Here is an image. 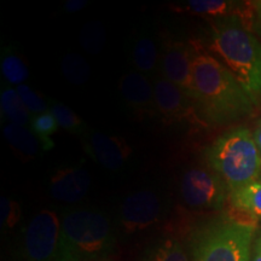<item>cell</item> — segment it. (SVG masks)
Segmentation results:
<instances>
[{"label":"cell","instance_id":"cell-1","mask_svg":"<svg viewBox=\"0 0 261 261\" xmlns=\"http://www.w3.org/2000/svg\"><path fill=\"white\" fill-rule=\"evenodd\" d=\"M192 102L208 126H227L250 116L255 104L234 75L201 40H192Z\"/></svg>","mask_w":261,"mask_h":261},{"label":"cell","instance_id":"cell-2","mask_svg":"<svg viewBox=\"0 0 261 261\" xmlns=\"http://www.w3.org/2000/svg\"><path fill=\"white\" fill-rule=\"evenodd\" d=\"M207 50L240 81L253 103H261V42L240 17L211 21Z\"/></svg>","mask_w":261,"mask_h":261},{"label":"cell","instance_id":"cell-3","mask_svg":"<svg viewBox=\"0 0 261 261\" xmlns=\"http://www.w3.org/2000/svg\"><path fill=\"white\" fill-rule=\"evenodd\" d=\"M115 236L108 217L91 208L67 211L61 218L57 261L112 259Z\"/></svg>","mask_w":261,"mask_h":261},{"label":"cell","instance_id":"cell-4","mask_svg":"<svg viewBox=\"0 0 261 261\" xmlns=\"http://www.w3.org/2000/svg\"><path fill=\"white\" fill-rule=\"evenodd\" d=\"M204 159L208 167L223 179L230 194L260 179L261 152L247 127H234L218 137L205 149Z\"/></svg>","mask_w":261,"mask_h":261},{"label":"cell","instance_id":"cell-5","mask_svg":"<svg viewBox=\"0 0 261 261\" xmlns=\"http://www.w3.org/2000/svg\"><path fill=\"white\" fill-rule=\"evenodd\" d=\"M257 231L250 218H223L198 228L190 242V261H252Z\"/></svg>","mask_w":261,"mask_h":261},{"label":"cell","instance_id":"cell-6","mask_svg":"<svg viewBox=\"0 0 261 261\" xmlns=\"http://www.w3.org/2000/svg\"><path fill=\"white\" fill-rule=\"evenodd\" d=\"M61 219L54 211L38 212L22 230V261H57Z\"/></svg>","mask_w":261,"mask_h":261},{"label":"cell","instance_id":"cell-7","mask_svg":"<svg viewBox=\"0 0 261 261\" xmlns=\"http://www.w3.org/2000/svg\"><path fill=\"white\" fill-rule=\"evenodd\" d=\"M182 201L196 211L220 210L230 191L217 173L210 168H191L182 175L180 181Z\"/></svg>","mask_w":261,"mask_h":261},{"label":"cell","instance_id":"cell-8","mask_svg":"<svg viewBox=\"0 0 261 261\" xmlns=\"http://www.w3.org/2000/svg\"><path fill=\"white\" fill-rule=\"evenodd\" d=\"M155 103L159 116L167 123H187L208 127L198 115L194 102L187 93L171 81L158 77L154 81Z\"/></svg>","mask_w":261,"mask_h":261},{"label":"cell","instance_id":"cell-9","mask_svg":"<svg viewBox=\"0 0 261 261\" xmlns=\"http://www.w3.org/2000/svg\"><path fill=\"white\" fill-rule=\"evenodd\" d=\"M163 211L162 200L151 189H139L123 200L119 220L127 233L144 231L158 223Z\"/></svg>","mask_w":261,"mask_h":261},{"label":"cell","instance_id":"cell-10","mask_svg":"<svg viewBox=\"0 0 261 261\" xmlns=\"http://www.w3.org/2000/svg\"><path fill=\"white\" fill-rule=\"evenodd\" d=\"M192 40L168 39L163 42L160 68L163 79L171 81L192 99Z\"/></svg>","mask_w":261,"mask_h":261},{"label":"cell","instance_id":"cell-11","mask_svg":"<svg viewBox=\"0 0 261 261\" xmlns=\"http://www.w3.org/2000/svg\"><path fill=\"white\" fill-rule=\"evenodd\" d=\"M85 152L109 171H119L128 161L132 149L121 137L90 130L84 139Z\"/></svg>","mask_w":261,"mask_h":261},{"label":"cell","instance_id":"cell-12","mask_svg":"<svg viewBox=\"0 0 261 261\" xmlns=\"http://www.w3.org/2000/svg\"><path fill=\"white\" fill-rule=\"evenodd\" d=\"M119 90L127 108L138 120L159 116L155 103L154 83L144 74L130 71L120 79Z\"/></svg>","mask_w":261,"mask_h":261},{"label":"cell","instance_id":"cell-13","mask_svg":"<svg viewBox=\"0 0 261 261\" xmlns=\"http://www.w3.org/2000/svg\"><path fill=\"white\" fill-rule=\"evenodd\" d=\"M178 12L201 16L211 21L224 17H240L244 27L252 31L255 23L253 2H227V0H189L175 8Z\"/></svg>","mask_w":261,"mask_h":261},{"label":"cell","instance_id":"cell-14","mask_svg":"<svg viewBox=\"0 0 261 261\" xmlns=\"http://www.w3.org/2000/svg\"><path fill=\"white\" fill-rule=\"evenodd\" d=\"M91 182V174L83 166L60 168L50 179V192L55 200L75 203L86 196Z\"/></svg>","mask_w":261,"mask_h":261},{"label":"cell","instance_id":"cell-15","mask_svg":"<svg viewBox=\"0 0 261 261\" xmlns=\"http://www.w3.org/2000/svg\"><path fill=\"white\" fill-rule=\"evenodd\" d=\"M128 56L130 65L137 73L151 74L155 73L160 63V54L158 44L149 31L140 29L132 35L129 42Z\"/></svg>","mask_w":261,"mask_h":261},{"label":"cell","instance_id":"cell-16","mask_svg":"<svg viewBox=\"0 0 261 261\" xmlns=\"http://www.w3.org/2000/svg\"><path fill=\"white\" fill-rule=\"evenodd\" d=\"M3 132L9 145L22 159H33L38 155L39 150L41 149L38 137L33 133L31 128H27L25 126L6 123Z\"/></svg>","mask_w":261,"mask_h":261},{"label":"cell","instance_id":"cell-17","mask_svg":"<svg viewBox=\"0 0 261 261\" xmlns=\"http://www.w3.org/2000/svg\"><path fill=\"white\" fill-rule=\"evenodd\" d=\"M230 202L234 211L238 213L247 215L250 219L261 218V180L249 182L243 188L231 192Z\"/></svg>","mask_w":261,"mask_h":261},{"label":"cell","instance_id":"cell-18","mask_svg":"<svg viewBox=\"0 0 261 261\" xmlns=\"http://www.w3.org/2000/svg\"><path fill=\"white\" fill-rule=\"evenodd\" d=\"M0 112H2V120L3 121L5 120L8 123L25 126L31 122V113L18 96L17 91L11 86H3L0 93Z\"/></svg>","mask_w":261,"mask_h":261},{"label":"cell","instance_id":"cell-19","mask_svg":"<svg viewBox=\"0 0 261 261\" xmlns=\"http://www.w3.org/2000/svg\"><path fill=\"white\" fill-rule=\"evenodd\" d=\"M2 74L9 85L19 86L23 85L29 76V70L24 58L15 46H6L2 48L0 60Z\"/></svg>","mask_w":261,"mask_h":261},{"label":"cell","instance_id":"cell-20","mask_svg":"<svg viewBox=\"0 0 261 261\" xmlns=\"http://www.w3.org/2000/svg\"><path fill=\"white\" fill-rule=\"evenodd\" d=\"M142 261H190V257L179 241L168 237L150 247Z\"/></svg>","mask_w":261,"mask_h":261},{"label":"cell","instance_id":"cell-21","mask_svg":"<svg viewBox=\"0 0 261 261\" xmlns=\"http://www.w3.org/2000/svg\"><path fill=\"white\" fill-rule=\"evenodd\" d=\"M29 123H31L33 133L38 137L39 142H40L41 150L50 151L51 149H54L55 143L52 140V136L60 128L54 114L48 110V112L38 114V115H33Z\"/></svg>","mask_w":261,"mask_h":261},{"label":"cell","instance_id":"cell-22","mask_svg":"<svg viewBox=\"0 0 261 261\" xmlns=\"http://www.w3.org/2000/svg\"><path fill=\"white\" fill-rule=\"evenodd\" d=\"M62 73L69 83L74 85L85 84L91 75V68L86 60L80 55L67 54L61 63Z\"/></svg>","mask_w":261,"mask_h":261},{"label":"cell","instance_id":"cell-23","mask_svg":"<svg viewBox=\"0 0 261 261\" xmlns=\"http://www.w3.org/2000/svg\"><path fill=\"white\" fill-rule=\"evenodd\" d=\"M106 29H104V25L98 21L87 22L80 31V45L87 54H99L106 45Z\"/></svg>","mask_w":261,"mask_h":261},{"label":"cell","instance_id":"cell-24","mask_svg":"<svg viewBox=\"0 0 261 261\" xmlns=\"http://www.w3.org/2000/svg\"><path fill=\"white\" fill-rule=\"evenodd\" d=\"M50 112L56 117L60 128L65 132L73 133V135H83L86 132V123L83 119L70 109L69 107L60 102H52L50 106Z\"/></svg>","mask_w":261,"mask_h":261},{"label":"cell","instance_id":"cell-25","mask_svg":"<svg viewBox=\"0 0 261 261\" xmlns=\"http://www.w3.org/2000/svg\"><path fill=\"white\" fill-rule=\"evenodd\" d=\"M16 91H17L21 99L23 100L28 112L33 114V115L48 112V104L44 99V97L40 96L38 92H35L34 90H32L27 85H19V86L16 87Z\"/></svg>","mask_w":261,"mask_h":261},{"label":"cell","instance_id":"cell-26","mask_svg":"<svg viewBox=\"0 0 261 261\" xmlns=\"http://www.w3.org/2000/svg\"><path fill=\"white\" fill-rule=\"evenodd\" d=\"M21 218V208L16 201L8 197H2L0 200V220L3 230H10L18 223Z\"/></svg>","mask_w":261,"mask_h":261},{"label":"cell","instance_id":"cell-27","mask_svg":"<svg viewBox=\"0 0 261 261\" xmlns=\"http://www.w3.org/2000/svg\"><path fill=\"white\" fill-rule=\"evenodd\" d=\"M86 5L87 2L85 0H69V2L64 3V10L68 14H75V12H79L86 8Z\"/></svg>","mask_w":261,"mask_h":261},{"label":"cell","instance_id":"cell-28","mask_svg":"<svg viewBox=\"0 0 261 261\" xmlns=\"http://www.w3.org/2000/svg\"><path fill=\"white\" fill-rule=\"evenodd\" d=\"M252 261H261V227L257 228L252 248Z\"/></svg>","mask_w":261,"mask_h":261},{"label":"cell","instance_id":"cell-29","mask_svg":"<svg viewBox=\"0 0 261 261\" xmlns=\"http://www.w3.org/2000/svg\"><path fill=\"white\" fill-rule=\"evenodd\" d=\"M253 135H254V139H255L257 148H259L260 152H261V117L257 120V123L255 126V129H254Z\"/></svg>","mask_w":261,"mask_h":261},{"label":"cell","instance_id":"cell-30","mask_svg":"<svg viewBox=\"0 0 261 261\" xmlns=\"http://www.w3.org/2000/svg\"><path fill=\"white\" fill-rule=\"evenodd\" d=\"M254 3V10H255V24L261 25V0Z\"/></svg>","mask_w":261,"mask_h":261},{"label":"cell","instance_id":"cell-31","mask_svg":"<svg viewBox=\"0 0 261 261\" xmlns=\"http://www.w3.org/2000/svg\"><path fill=\"white\" fill-rule=\"evenodd\" d=\"M256 31L260 33V35H261V25H259V24H256Z\"/></svg>","mask_w":261,"mask_h":261},{"label":"cell","instance_id":"cell-32","mask_svg":"<svg viewBox=\"0 0 261 261\" xmlns=\"http://www.w3.org/2000/svg\"><path fill=\"white\" fill-rule=\"evenodd\" d=\"M100 261H112V259H108V260H100Z\"/></svg>","mask_w":261,"mask_h":261},{"label":"cell","instance_id":"cell-33","mask_svg":"<svg viewBox=\"0 0 261 261\" xmlns=\"http://www.w3.org/2000/svg\"><path fill=\"white\" fill-rule=\"evenodd\" d=\"M260 180H261V175H260Z\"/></svg>","mask_w":261,"mask_h":261}]
</instances>
